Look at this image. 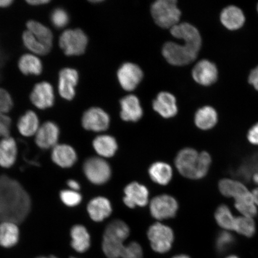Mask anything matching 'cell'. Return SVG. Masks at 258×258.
<instances>
[{"mask_svg": "<svg viewBox=\"0 0 258 258\" xmlns=\"http://www.w3.org/2000/svg\"><path fill=\"white\" fill-rule=\"evenodd\" d=\"M83 127L86 130L99 132L107 130L110 118L103 109L92 108L87 110L82 117Z\"/></svg>", "mask_w": 258, "mask_h": 258, "instance_id": "14", "label": "cell"}, {"mask_svg": "<svg viewBox=\"0 0 258 258\" xmlns=\"http://www.w3.org/2000/svg\"><path fill=\"white\" fill-rule=\"evenodd\" d=\"M17 126L19 133L22 136H35L40 127L39 118L36 113L32 111H28L19 118Z\"/></svg>", "mask_w": 258, "mask_h": 258, "instance_id": "28", "label": "cell"}, {"mask_svg": "<svg viewBox=\"0 0 258 258\" xmlns=\"http://www.w3.org/2000/svg\"><path fill=\"white\" fill-rule=\"evenodd\" d=\"M88 212L93 221L101 222L111 215V205L107 199L104 197H98L89 202Z\"/></svg>", "mask_w": 258, "mask_h": 258, "instance_id": "25", "label": "cell"}, {"mask_svg": "<svg viewBox=\"0 0 258 258\" xmlns=\"http://www.w3.org/2000/svg\"><path fill=\"white\" fill-rule=\"evenodd\" d=\"M235 207L243 217L252 218L257 215V209L253 197L243 201L235 202Z\"/></svg>", "mask_w": 258, "mask_h": 258, "instance_id": "37", "label": "cell"}, {"mask_svg": "<svg viewBox=\"0 0 258 258\" xmlns=\"http://www.w3.org/2000/svg\"><path fill=\"white\" fill-rule=\"evenodd\" d=\"M170 34L177 39L188 44L194 49L200 52L202 46L201 32L195 26L189 23H180L170 29Z\"/></svg>", "mask_w": 258, "mask_h": 258, "instance_id": "10", "label": "cell"}, {"mask_svg": "<svg viewBox=\"0 0 258 258\" xmlns=\"http://www.w3.org/2000/svg\"><path fill=\"white\" fill-rule=\"evenodd\" d=\"M27 3L31 6H38L48 4L49 0H28Z\"/></svg>", "mask_w": 258, "mask_h": 258, "instance_id": "46", "label": "cell"}, {"mask_svg": "<svg viewBox=\"0 0 258 258\" xmlns=\"http://www.w3.org/2000/svg\"><path fill=\"white\" fill-rule=\"evenodd\" d=\"M60 199L64 205L75 207L82 201V196L77 191L72 189H64L60 192Z\"/></svg>", "mask_w": 258, "mask_h": 258, "instance_id": "38", "label": "cell"}, {"mask_svg": "<svg viewBox=\"0 0 258 258\" xmlns=\"http://www.w3.org/2000/svg\"><path fill=\"white\" fill-rule=\"evenodd\" d=\"M18 157V145L14 138H3L0 140V166L9 169L14 165Z\"/></svg>", "mask_w": 258, "mask_h": 258, "instance_id": "23", "label": "cell"}, {"mask_svg": "<svg viewBox=\"0 0 258 258\" xmlns=\"http://www.w3.org/2000/svg\"><path fill=\"white\" fill-rule=\"evenodd\" d=\"M70 258H77V257H70Z\"/></svg>", "mask_w": 258, "mask_h": 258, "instance_id": "54", "label": "cell"}, {"mask_svg": "<svg viewBox=\"0 0 258 258\" xmlns=\"http://www.w3.org/2000/svg\"><path fill=\"white\" fill-rule=\"evenodd\" d=\"M27 27L34 36L38 40L50 48L52 47L53 34L46 26L37 21H30L27 22Z\"/></svg>", "mask_w": 258, "mask_h": 258, "instance_id": "33", "label": "cell"}, {"mask_svg": "<svg viewBox=\"0 0 258 258\" xmlns=\"http://www.w3.org/2000/svg\"><path fill=\"white\" fill-rule=\"evenodd\" d=\"M22 40L27 49L37 55H44L48 53L50 49V47L42 43L28 31L24 32Z\"/></svg>", "mask_w": 258, "mask_h": 258, "instance_id": "36", "label": "cell"}, {"mask_svg": "<svg viewBox=\"0 0 258 258\" xmlns=\"http://www.w3.org/2000/svg\"><path fill=\"white\" fill-rule=\"evenodd\" d=\"M247 138L251 144L258 146V122L250 128Z\"/></svg>", "mask_w": 258, "mask_h": 258, "instance_id": "43", "label": "cell"}, {"mask_svg": "<svg viewBox=\"0 0 258 258\" xmlns=\"http://www.w3.org/2000/svg\"><path fill=\"white\" fill-rule=\"evenodd\" d=\"M51 21L56 28L61 29L66 27L69 22V16L64 9L57 8L51 13Z\"/></svg>", "mask_w": 258, "mask_h": 258, "instance_id": "40", "label": "cell"}, {"mask_svg": "<svg viewBox=\"0 0 258 258\" xmlns=\"http://www.w3.org/2000/svg\"><path fill=\"white\" fill-rule=\"evenodd\" d=\"M180 44L175 42L164 44L162 54L170 64L175 66H185L194 62L199 52L184 43Z\"/></svg>", "mask_w": 258, "mask_h": 258, "instance_id": "5", "label": "cell"}, {"mask_svg": "<svg viewBox=\"0 0 258 258\" xmlns=\"http://www.w3.org/2000/svg\"><path fill=\"white\" fill-rule=\"evenodd\" d=\"M67 185L69 186L70 189L73 191H78L80 188L79 183L75 180L70 179L68 180Z\"/></svg>", "mask_w": 258, "mask_h": 258, "instance_id": "45", "label": "cell"}, {"mask_svg": "<svg viewBox=\"0 0 258 258\" xmlns=\"http://www.w3.org/2000/svg\"><path fill=\"white\" fill-rule=\"evenodd\" d=\"M79 74L76 70L66 68L60 71L58 82V89L61 97L72 100L76 95V87L79 82Z\"/></svg>", "mask_w": 258, "mask_h": 258, "instance_id": "15", "label": "cell"}, {"mask_svg": "<svg viewBox=\"0 0 258 258\" xmlns=\"http://www.w3.org/2000/svg\"><path fill=\"white\" fill-rule=\"evenodd\" d=\"M149 174L154 182L161 185L168 184L172 178V167L168 164L156 162L151 166Z\"/></svg>", "mask_w": 258, "mask_h": 258, "instance_id": "31", "label": "cell"}, {"mask_svg": "<svg viewBox=\"0 0 258 258\" xmlns=\"http://www.w3.org/2000/svg\"><path fill=\"white\" fill-rule=\"evenodd\" d=\"M248 82L258 91V66L251 70L248 76Z\"/></svg>", "mask_w": 258, "mask_h": 258, "instance_id": "44", "label": "cell"}, {"mask_svg": "<svg viewBox=\"0 0 258 258\" xmlns=\"http://www.w3.org/2000/svg\"><path fill=\"white\" fill-rule=\"evenodd\" d=\"M144 74L137 64L127 62L122 64L117 72V78L122 88L131 92L137 88L143 80Z\"/></svg>", "mask_w": 258, "mask_h": 258, "instance_id": "12", "label": "cell"}, {"mask_svg": "<svg viewBox=\"0 0 258 258\" xmlns=\"http://www.w3.org/2000/svg\"><path fill=\"white\" fill-rule=\"evenodd\" d=\"M51 159L57 166L62 168H70L76 163L77 155L70 145L57 144L51 150Z\"/></svg>", "mask_w": 258, "mask_h": 258, "instance_id": "22", "label": "cell"}, {"mask_svg": "<svg viewBox=\"0 0 258 258\" xmlns=\"http://www.w3.org/2000/svg\"><path fill=\"white\" fill-rule=\"evenodd\" d=\"M88 38L82 30H67L61 34L59 46L67 56H78L85 53Z\"/></svg>", "mask_w": 258, "mask_h": 258, "instance_id": "7", "label": "cell"}, {"mask_svg": "<svg viewBox=\"0 0 258 258\" xmlns=\"http://www.w3.org/2000/svg\"><path fill=\"white\" fill-rule=\"evenodd\" d=\"M130 234L128 225L121 220H115L106 227L102 248L107 258H120L124 246V242Z\"/></svg>", "mask_w": 258, "mask_h": 258, "instance_id": "3", "label": "cell"}, {"mask_svg": "<svg viewBox=\"0 0 258 258\" xmlns=\"http://www.w3.org/2000/svg\"><path fill=\"white\" fill-rule=\"evenodd\" d=\"M18 224L11 221L0 223V246L10 248L18 243L20 232Z\"/></svg>", "mask_w": 258, "mask_h": 258, "instance_id": "27", "label": "cell"}, {"mask_svg": "<svg viewBox=\"0 0 258 258\" xmlns=\"http://www.w3.org/2000/svg\"><path fill=\"white\" fill-rule=\"evenodd\" d=\"M251 193H252L254 202L256 205H258V188L254 189Z\"/></svg>", "mask_w": 258, "mask_h": 258, "instance_id": "48", "label": "cell"}, {"mask_svg": "<svg viewBox=\"0 0 258 258\" xmlns=\"http://www.w3.org/2000/svg\"><path fill=\"white\" fill-rule=\"evenodd\" d=\"M218 121V112L211 106H203L196 112L195 124L197 127L202 131L211 130L217 124Z\"/></svg>", "mask_w": 258, "mask_h": 258, "instance_id": "24", "label": "cell"}, {"mask_svg": "<svg viewBox=\"0 0 258 258\" xmlns=\"http://www.w3.org/2000/svg\"><path fill=\"white\" fill-rule=\"evenodd\" d=\"M219 189L226 198H233L235 202L251 198L252 194L243 183L238 180L225 178L219 182Z\"/></svg>", "mask_w": 258, "mask_h": 258, "instance_id": "17", "label": "cell"}, {"mask_svg": "<svg viewBox=\"0 0 258 258\" xmlns=\"http://www.w3.org/2000/svg\"><path fill=\"white\" fill-rule=\"evenodd\" d=\"M150 208L153 217L161 221L175 217L178 209V203L172 196L161 195L151 201Z\"/></svg>", "mask_w": 258, "mask_h": 258, "instance_id": "9", "label": "cell"}, {"mask_svg": "<svg viewBox=\"0 0 258 258\" xmlns=\"http://www.w3.org/2000/svg\"><path fill=\"white\" fill-rule=\"evenodd\" d=\"M220 21L227 30L235 31L240 30L246 22V17L242 10L236 6H228L222 10Z\"/></svg>", "mask_w": 258, "mask_h": 258, "instance_id": "19", "label": "cell"}, {"mask_svg": "<svg viewBox=\"0 0 258 258\" xmlns=\"http://www.w3.org/2000/svg\"><path fill=\"white\" fill-rule=\"evenodd\" d=\"M225 258H240V257H238L237 255H235V254H230V255H228L227 257H225Z\"/></svg>", "mask_w": 258, "mask_h": 258, "instance_id": "51", "label": "cell"}, {"mask_svg": "<svg viewBox=\"0 0 258 258\" xmlns=\"http://www.w3.org/2000/svg\"><path fill=\"white\" fill-rule=\"evenodd\" d=\"M19 69L25 75L39 76L43 71V64L37 56L25 54L19 59Z\"/></svg>", "mask_w": 258, "mask_h": 258, "instance_id": "32", "label": "cell"}, {"mask_svg": "<svg viewBox=\"0 0 258 258\" xmlns=\"http://www.w3.org/2000/svg\"><path fill=\"white\" fill-rule=\"evenodd\" d=\"M253 180L254 183L258 185V172L254 173L253 176Z\"/></svg>", "mask_w": 258, "mask_h": 258, "instance_id": "50", "label": "cell"}, {"mask_svg": "<svg viewBox=\"0 0 258 258\" xmlns=\"http://www.w3.org/2000/svg\"><path fill=\"white\" fill-rule=\"evenodd\" d=\"M175 0H158L151 6V12L160 27L171 29L179 24L181 12Z\"/></svg>", "mask_w": 258, "mask_h": 258, "instance_id": "4", "label": "cell"}, {"mask_svg": "<svg viewBox=\"0 0 258 258\" xmlns=\"http://www.w3.org/2000/svg\"><path fill=\"white\" fill-rule=\"evenodd\" d=\"M31 206L30 195L18 180L0 176V222L22 223L30 214Z\"/></svg>", "mask_w": 258, "mask_h": 258, "instance_id": "1", "label": "cell"}, {"mask_svg": "<svg viewBox=\"0 0 258 258\" xmlns=\"http://www.w3.org/2000/svg\"><path fill=\"white\" fill-rule=\"evenodd\" d=\"M143 249L140 244L136 241H132L124 245L121 258H143Z\"/></svg>", "mask_w": 258, "mask_h": 258, "instance_id": "39", "label": "cell"}, {"mask_svg": "<svg viewBox=\"0 0 258 258\" xmlns=\"http://www.w3.org/2000/svg\"><path fill=\"white\" fill-rule=\"evenodd\" d=\"M235 244L234 235L230 231H222L216 237L214 247L219 256L225 258L232 254Z\"/></svg>", "mask_w": 258, "mask_h": 258, "instance_id": "30", "label": "cell"}, {"mask_svg": "<svg viewBox=\"0 0 258 258\" xmlns=\"http://www.w3.org/2000/svg\"><path fill=\"white\" fill-rule=\"evenodd\" d=\"M83 171L87 178L96 185H101L110 179V166L101 157H91L83 165Z\"/></svg>", "mask_w": 258, "mask_h": 258, "instance_id": "8", "label": "cell"}, {"mask_svg": "<svg viewBox=\"0 0 258 258\" xmlns=\"http://www.w3.org/2000/svg\"><path fill=\"white\" fill-rule=\"evenodd\" d=\"M124 204L129 208H135L136 206L144 207L148 202L149 192L145 186L138 182H132L124 189Z\"/></svg>", "mask_w": 258, "mask_h": 258, "instance_id": "18", "label": "cell"}, {"mask_svg": "<svg viewBox=\"0 0 258 258\" xmlns=\"http://www.w3.org/2000/svg\"><path fill=\"white\" fill-rule=\"evenodd\" d=\"M30 99L32 104L38 109H46L51 107L54 101L52 86L46 82L37 84L31 93Z\"/></svg>", "mask_w": 258, "mask_h": 258, "instance_id": "16", "label": "cell"}, {"mask_svg": "<svg viewBox=\"0 0 258 258\" xmlns=\"http://www.w3.org/2000/svg\"><path fill=\"white\" fill-rule=\"evenodd\" d=\"M37 258H58V257L55 256L51 255L48 257L41 256V257H38Z\"/></svg>", "mask_w": 258, "mask_h": 258, "instance_id": "52", "label": "cell"}, {"mask_svg": "<svg viewBox=\"0 0 258 258\" xmlns=\"http://www.w3.org/2000/svg\"><path fill=\"white\" fill-rule=\"evenodd\" d=\"M171 258H191V257L186 254H179Z\"/></svg>", "mask_w": 258, "mask_h": 258, "instance_id": "49", "label": "cell"}, {"mask_svg": "<svg viewBox=\"0 0 258 258\" xmlns=\"http://www.w3.org/2000/svg\"><path fill=\"white\" fill-rule=\"evenodd\" d=\"M11 119L6 114L0 113V137H9Z\"/></svg>", "mask_w": 258, "mask_h": 258, "instance_id": "42", "label": "cell"}, {"mask_svg": "<svg viewBox=\"0 0 258 258\" xmlns=\"http://www.w3.org/2000/svg\"><path fill=\"white\" fill-rule=\"evenodd\" d=\"M216 222L225 231H231L234 230L235 218L233 212L228 206L222 205L216 210L215 214Z\"/></svg>", "mask_w": 258, "mask_h": 258, "instance_id": "34", "label": "cell"}, {"mask_svg": "<svg viewBox=\"0 0 258 258\" xmlns=\"http://www.w3.org/2000/svg\"><path fill=\"white\" fill-rule=\"evenodd\" d=\"M13 100L11 95L4 89L0 88V113L7 114L13 107Z\"/></svg>", "mask_w": 258, "mask_h": 258, "instance_id": "41", "label": "cell"}, {"mask_svg": "<svg viewBox=\"0 0 258 258\" xmlns=\"http://www.w3.org/2000/svg\"><path fill=\"white\" fill-rule=\"evenodd\" d=\"M212 163L210 154L199 153L193 148H186L177 154L175 166L183 176L191 179H201L207 175Z\"/></svg>", "mask_w": 258, "mask_h": 258, "instance_id": "2", "label": "cell"}, {"mask_svg": "<svg viewBox=\"0 0 258 258\" xmlns=\"http://www.w3.org/2000/svg\"><path fill=\"white\" fill-rule=\"evenodd\" d=\"M148 238L152 249L159 253H166L172 249L175 236L172 229L157 222L148 231Z\"/></svg>", "mask_w": 258, "mask_h": 258, "instance_id": "6", "label": "cell"}, {"mask_svg": "<svg viewBox=\"0 0 258 258\" xmlns=\"http://www.w3.org/2000/svg\"><path fill=\"white\" fill-rule=\"evenodd\" d=\"M120 116L122 120L136 122L143 115L140 100L133 95L125 96L120 101Z\"/></svg>", "mask_w": 258, "mask_h": 258, "instance_id": "21", "label": "cell"}, {"mask_svg": "<svg viewBox=\"0 0 258 258\" xmlns=\"http://www.w3.org/2000/svg\"><path fill=\"white\" fill-rule=\"evenodd\" d=\"M194 80L202 86H211L217 82L219 72L217 66L212 61L202 59L195 64L192 70Z\"/></svg>", "mask_w": 258, "mask_h": 258, "instance_id": "11", "label": "cell"}, {"mask_svg": "<svg viewBox=\"0 0 258 258\" xmlns=\"http://www.w3.org/2000/svg\"><path fill=\"white\" fill-rule=\"evenodd\" d=\"M12 0H0V8H6L12 5Z\"/></svg>", "mask_w": 258, "mask_h": 258, "instance_id": "47", "label": "cell"}, {"mask_svg": "<svg viewBox=\"0 0 258 258\" xmlns=\"http://www.w3.org/2000/svg\"><path fill=\"white\" fill-rule=\"evenodd\" d=\"M93 146L96 152L102 157H111L118 148L115 139L109 135H100L93 141Z\"/></svg>", "mask_w": 258, "mask_h": 258, "instance_id": "29", "label": "cell"}, {"mask_svg": "<svg viewBox=\"0 0 258 258\" xmlns=\"http://www.w3.org/2000/svg\"><path fill=\"white\" fill-rule=\"evenodd\" d=\"M60 135L59 128L52 121H47L40 126L35 135V142L40 149H52L57 144Z\"/></svg>", "mask_w": 258, "mask_h": 258, "instance_id": "13", "label": "cell"}, {"mask_svg": "<svg viewBox=\"0 0 258 258\" xmlns=\"http://www.w3.org/2000/svg\"><path fill=\"white\" fill-rule=\"evenodd\" d=\"M234 231L244 237H252L256 233L255 222L252 218L243 217V216L236 218Z\"/></svg>", "mask_w": 258, "mask_h": 258, "instance_id": "35", "label": "cell"}, {"mask_svg": "<svg viewBox=\"0 0 258 258\" xmlns=\"http://www.w3.org/2000/svg\"><path fill=\"white\" fill-rule=\"evenodd\" d=\"M257 12L258 13V3H257Z\"/></svg>", "mask_w": 258, "mask_h": 258, "instance_id": "53", "label": "cell"}, {"mask_svg": "<svg viewBox=\"0 0 258 258\" xmlns=\"http://www.w3.org/2000/svg\"><path fill=\"white\" fill-rule=\"evenodd\" d=\"M72 246L77 252L83 253L89 249L91 239L87 229L82 225H76L71 230Z\"/></svg>", "mask_w": 258, "mask_h": 258, "instance_id": "26", "label": "cell"}, {"mask_svg": "<svg viewBox=\"0 0 258 258\" xmlns=\"http://www.w3.org/2000/svg\"><path fill=\"white\" fill-rule=\"evenodd\" d=\"M153 107L161 117L165 118L173 117L178 111L175 96L167 92H161L157 95L153 102Z\"/></svg>", "mask_w": 258, "mask_h": 258, "instance_id": "20", "label": "cell"}]
</instances>
